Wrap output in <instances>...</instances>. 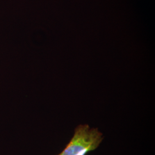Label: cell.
Instances as JSON below:
<instances>
[{"label": "cell", "mask_w": 155, "mask_h": 155, "mask_svg": "<svg viewBox=\"0 0 155 155\" xmlns=\"http://www.w3.org/2000/svg\"><path fill=\"white\" fill-rule=\"evenodd\" d=\"M103 139L102 134L96 128L81 125L76 128L72 139L58 155H85L95 150Z\"/></svg>", "instance_id": "obj_1"}]
</instances>
